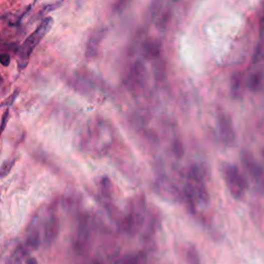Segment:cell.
Instances as JSON below:
<instances>
[{
  "label": "cell",
  "mask_w": 264,
  "mask_h": 264,
  "mask_svg": "<svg viewBox=\"0 0 264 264\" xmlns=\"http://www.w3.org/2000/svg\"><path fill=\"white\" fill-rule=\"evenodd\" d=\"M53 23H54L53 18L47 17L18 50V66H19V69L22 70L27 66L32 52L39 46L41 41L45 38V35L51 30Z\"/></svg>",
  "instance_id": "6da1fadb"
},
{
  "label": "cell",
  "mask_w": 264,
  "mask_h": 264,
  "mask_svg": "<svg viewBox=\"0 0 264 264\" xmlns=\"http://www.w3.org/2000/svg\"><path fill=\"white\" fill-rule=\"evenodd\" d=\"M183 192L188 194L196 205H206L208 203L209 195L204 182V174L199 166L195 165L191 167L188 174L187 185Z\"/></svg>",
  "instance_id": "7a4b0ae2"
},
{
  "label": "cell",
  "mask_w": 264,
  "mask_h": 264,
  "mask_svg": "<svg viewBox=\"0 0 264 264\" xmlns=\"http://www.w3.org/2000/svg\"><path fill=\"white\" fill-rule=\"evenodd\" d=\"M222 174L230 194L235 199L242 198L245 190L248 189V183L239 169L231 163H224L222 166Z\"/></svg>",
  "instance_id": "3957f363"
},
{
  "label": "cell",
  "mask_w": 264,
  "mask_h": 264,
  "mask_svg": "<svg viewBox=\"0 0 264 264\" xmlns=\"http://www.w3.org/2000/svg\"><path fill=\"white\" fill-rule=\"evenodd\" d=\"M146 219V201L143 196L132 199L129 212L125 218L124 228L129 233H136L144 225Z\"/></svg>",
  "instance_id": "277c9868"
},
{
  "label": "cell",
  "mask_w": 264,
  "mask_h": 264,
  "mask_svg": "<svg viewBox=\"0 0 264 264\" xmlns=\"http://www.w3.org/2000/svg\"><path fill=\"white\" fill-rule=\"evenodd\" d=\"M218 129L222 143L225 146H233L236 142L235 130L231 117L226 113H220L218 116Z\"/></svg>",
  "instance_id": "5b68a950"
},
{
  "label": "cell",
  "mask_w": 264,
  "mask_h": 264,
  "mask_svg": "<svg viewBox=\"0 0 264 264\" xmlns=\"http://www.w3.org/2000/svg\"><path fill=\"white\" fill-rule=\"evenodd\" d=\"M60 230L59 219L55 214H51L46 219L43 227V240L46 245H51L58 237Z\"/></svg>",
  "instance_id": "8992f818"
},
{
  "label": "cell",
  "mask_w": 264,
  "mask_h": 264,
  "mask_svg": "<svg viewBox=\"0 0 264 264\" xmlns=\"http://www.w3.org/2000/svg\"><path fill=\"white\" fill-rule=\"evenodd\" d=\"M107 35V29L105 28H99L92 32L90 35L89 40L87 42L86 46V57L92 59L97 56L99 48Z\"/></svg>",
  "instance_id": "52a82bcc"
},
{
  "label": "cell",
  "mask_w": 264,
  "mask_h": 264,
  "mask_svg": "<svg viewBox=\"0 0 264 264\" xmlns=\"http://www.w3.org/2000/svg\"><path fill=\"white\" fill-rule=\"evenodd\" d=\"M242 163L258 183H264V169L257 163L251 155L244 153L242 155Z\"/></svg>",
  "instance_id": "ba28073f"
},
{
  "label": "cell",
  "mask_w": 264,
  "mask_h": 264,
  "mask_svg": "<svg viewBox=\"0 0 264 264\" xmlns=\"http://www.w3.org/2000/svg\"><path fill=\"white\" fill-rule=\"evenodd\" d=\"M89 238H90V228H89V225H88V222L84 221L80 224V227H79L78 234L76 237V242H75L76 249L80 252L84 251L88 241H89Z\"/></svg>",
  "instance_id": "9c48e42d"
},
{
  "label": "cell",
  "mask_w": 264,
  "mask_h": 264,
  "mask_svg": "<svg viewBox=\"0 0 264 264\" xmlns=\"http://www.w3.org/2000/svg\"><path fill=\"white\" fill-rule=\"evenodd\" d=\"M42 243V234L40 231V228L33 224L29 229L26 236V247L27 249L37 250L40 248Z\"/></svg>",
  "instance_id": "30bf717a"
},
{
  "label": "cell",
  "mask_w": 264,
  "mask_h": 264,
  "mask_svg": "<svg viewBox=\"0 0 264 264\" xmlns=\"http://www.w3.org/2000/svg\"><path fill=\"white\" fill-rule=\"evenodd\" d=\"M99 191L100 194L105 198V199H111L112 194H113V185L111 180L108 177H102L99 180Z\"/></svg>",
  "instance_id": "8fae6325"
},
{
  "label": "cell",
  "mask_w": 264,
  "mask_h": 264,
  "mask_svg": "<svg viewBox=\"0 0 264 264\" xmlns=\"http://www.w3.org/2000/svg\"><path fill=\"white\" fill-rule=\"evenodd\" d=\"M263 75L261 73H254L252 74L248 81H247V87L248 89L252 92H257L261 89L262 84H263Z\"/></svg>",
  "instance_id": "7c38bea8"
},
{
  "label": "cell",
  "mask_w": 264,
  "mask_h": 264,
  "mask_svg": "<svg viewBox=\"0 0 264 264\" xmlns=\"http://www.w3.org/2000/svg\"><path fill=\"white\" fill-rule=\"evenodd\" d=\"M186 259L188 264H202L198 251L193 244H189L186 249Z\"/></svg>",
  "instance_id": "4fadbf2b"
},
{
  "label": "cell",
  "mask_w": 264,
  "mask_h": 264,
  "mask_svg": "<svg viewBox=\"0 0 264 264\" xmlns=\"http://www.w3.org/2000/svg\"><path fill=\"white\" fill-rule=\"evenodd\" d=\"M241 86H242V76L240 73H236L233 75L231 80V90L235 96L240 95Z\"/></svg>",
  "instance_id": "5bb4252c"
},
{
  "label": "cell",
  "mask_w": 264,
  "mask_h": 264,
  "mask_svg": "<svg viewBox=\"0 0 264 264\" xmlns=\"http://www.w3.org/2000/svg\"><path fill=\"white\" fill-rule=\"evenodd\" d=\"M147 259L144 254H137L128 256L122 264H146Z\"/></svg>",
  "instance_id": "9a60e30c"
},
{
  "label": "cell",
  "mask_w": 264,
  "mask_h": 264,
  "mask_svg": "<svg viewBox=\"0 0 264 264\" xmlns=\"http://www.w3.org/2000/svg\"><path fill=\"white\" fill-rule=\"evenodd\" d=\"M132 0H116L114 4V13H122L123 11H125L129 5L131 4Z\"/></svg>",
  "instance_id": "2e32d148"
},
{
  "label": "cell",
  "mask_w": 264,
  "mask_h": 264,
  "mask_svg": "<svg viewBox=\"0 0 264 264\" xmlns=\"http://www.w3.org/2000/svg\"><path fill=\"white\" fill-rule=\"evenodd\" d=\"M15 163H16V159L7 160V161H5V162L3 163V165H2V170H0V171H2V177H3V178H5L6 175H8V174L11 172V170H12V168L14 167Z\"/></svg>",
  "instance_id": "e0dca14e"
},
{
  "label": "cell",
  "mask_w": 264,
  "mask_h": 264,
  "mask_svg": "<svg viewBox=\"0 0 264 264\" xmlns=\"http://www.w3.org/2000/svg\"><path fill=\"white\" fill-rule=\"evenodd\" d=\"M19 93H20V90H15L8 98H7V100L4 102V104H3V107H7L8 109L10 108V107H12V105L14 104V102H15V100L17 99V97H18V95H19Z\"/></svg>",
  "instance_id": "ac0fdd59"
},
{
  "label": "cell",
  "mask_w": 264,
  "mask_h": 264,
  "mask_svg": "<svg viewBox=\"0 0 264 264\" xmlns=\"http://www.w3.org/2000/svg\"><path fill=\"white\" fill-rule=\"evenodd\" d=\"M9 117H10V110L7 109L6 112L4 113L3 115V120H2V130L4 131L7 127V123H8V120H9Z\"/></svg>",
  "instance_id": "d6986e66"
},
{
  "label": "cell",
  "mask_w": 264,
  "mask_h": 264,
  "mask_svg": "<svg viewBox=\"0 0 264 264\" xmlns=\"http://www.w3.org/2000/svg\"><path fill=\"white\" fill-rule=\"evenodd\" d=\"M0 61H2V64L4 66H9L10 62H11V56L10 54H2V56H0Z\"/></svg>",
  "instance_id": "ffe728a7"
},
{
  "label": "cell",
  "mask_w": 264,
  "mask_h": 264,
  "mask_svg": "<svg viewBox=\"0 0 264 264\" xmlns=\"http://www.w3.org/2000/svg\"><path fill=\"white\" fill-rule=\"evenodd\" d=\"M24 264H38V260L34 257L27 256L24 258Z\"/></svg>",
  "instance_id": "44dd1931"
},
{
  "label": "cell",
  "mask_w": 264,
  "mask_h": 264,
  "mask_svg": "<svg viewBox=\"0 0 264 264\" xmlns=\"http://www.w3.org/2000/svg\"><path fill=\"white\" fill-rule=\"evenodd\" d=\"M260 34L264 35V13L262 15L261 21H260Z\"/></svg>",
  "instance_id": "7402d4cb"
},
{
  "label": "cell",
  "mask_w": 264,
  "mask_h": 264,
  "mask_svg": "<svg viewBox=\"0 0 264 264\" xmlns=\"http://www.w3.org/2000/svg\"><path fill=\"white\" fill-rule=\"evenodd\" d=\"M93 264H102V263H100L99 261H94V262H93Z\"/></svg>",
  "instance_id": "603a6c76"
},
{
  "label": "cell",
  "mask_w": 264,
  "mask_h": 264,
  "mask_svg": "<svg viewBox=\"0 0 264 264\" xmlns=\"http://www.w3.org/2000/svg\"><path fill=\"white\" fill-rule=\"evenodd\" d=\"M262 155H263V157H264V149L262 150Z\"/></svg>",
  "instance_id": "cb8c5ba5"
}]
</instances>
